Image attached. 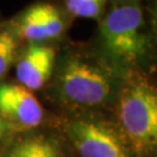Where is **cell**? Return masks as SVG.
<instances>
[{
    "label": "cell",
    "instance_id": "obj_6",
    "mask_svg": "<svg viewBox=\"0 0 157 157\" xmlns=\"http://www.w3.org/2000/svg\"><path fill=\"white\" fill-rule=\"evenodd\" d=\"M50 115L32 91L7 79L0 83V117L17 133L45 127Z\"/></svg>",
    "mask_w": 157,
    "mask_h": 157
},
{
    "label": "cell",
    "instance_id": "obj_10",
    "mask_svg": "<svg viewBox=\"0 0 157 157\" xmlns=\"http://www.w3.org/2000/svg\"><path fill=\"white\" fill-rule=\"evenodd\" d=\"M67 13L73 17L99 21L106 12L107 0H63Z\"/></svg>",
    "mask_w": 157,
    "mask_h": 157
},
{
    "label": "cell",
    "instance_id": "obj_2",
    "mask_svg": "<svg viewBox=\"0 0 157 157\" xmlns=\"http://www.w3.org/2000/svg\"><path fill=\"white\" fill-rule=\"evenodd\" d=\"M91 41L124 72L155 73L156 28L148 2L108 6Z\"/></svg>",
    "mask_w": 157,
    "mask_h": 157
},
{
    "label": "cell",
    "instance_id": "obj_4",
    "mask_svg": "<svg viewBox=\"0 0 157 157\" xmlns=\"http://www.w3.org/2000/svg\"><path fill=\"white\" fill-rule=\"evenodd\" d=\"M49 124L62 136L71 157H134L111 115L51 114Z\"/></svg>",
    "mask_w": 157,
    "mask_h": 157
},
{
    "label": "cell",
    "instance_id": "obj_5",
    "mask_svg": "<svg viewBox=\"0 0 157 157\" xmlns=\"http://www.w3.org/2000/svg\"><path fill=\"white\" fill-rule=\"evenodd\" d=\"M72 22L73 17L58 0H36L6 20L22 44L62 43Z\"/></svg>",
    "mask_w": 157,
    "mask_h": 157
},
{
    "label": "cell",
    "instance_id": "obj_1",
    "mask_svg": "<svg viewBox=\"0 0 157 157\" xmlns=\"http://www.w3.org/2000/svg\"><path fill=\"white\" fill-rule=\"evenodd\" d=\"M124 72L97 49L92 41L61 44L55 69L42 93L58 115H111Z\"/></svg>",
    "mask_w": 157,
    "mask_h": 157
},
{
    "label": "cell",
    "instance_id": "obj_13",
    "mask_svg": "<svg viewBox=\"0 0 157 157\" xmlns=\"http://www.w3.org/2000/svg\"><path fill=\"white\" fill-rule=\"evenodd\" d=\"M4 21H5V19H2V17L0 15V25H1V23H4Z\"/></svg>",
    "mask_w": 157,
    "mask_h": 157
},
{
    "label": "cell",
    "instance_id": "obj_7",
    "mask_svg": "<svg viewBox=\"0 0 157 157\" xmlns=\"http://www.w3.org/2000/svg\"><path fill=\"white\" fill-rule=\"evenodd\" d=\"M62 43L22 44L13 67L15 82L33 93L42 92L52 76Z\"/></svg>",
    "mask_w": 157,
    "mask_h": 157
},
{
    "label": "cell",
    "instance_id": "obj_12",
    "mask_svg": "<svg viewBox=\"0 0 157 157\" xmlns=\"http://www.w3.org/2000/svg\"><path fill=\"white\" fill-rule=\"evenodd\" d=\"M149 0H107L108 6L124 5V4H137V2H148Z\"/></svg>",
    "mask_w": 157,
    "mask_h": 157
},
{
    "label": "cell",
    "instance_id": "obj_9",
    "mask_svg": "<svg viewBox=\"0 0 157 157\" xmlns=\"http://www.w3.org/2000/svg\"><path fill=\"white\" fill-rule=\"evenodd\" d=\"M22 47L20 40L6 25V20L0 25V83L7 79L13 69L19 51Z\"/></svg>",
    "mask_w": 157,
    "mask_h": 157
},
{
    "label": "cell",
    "instance_id": "obj_8",
    "mask_svg": "<svg viewBox=\"0 0 157 157\" xmlns=\"http://www.w3.org/2000/svg\"><path fill=\"white\" fill-rule=\"evenodd\" d=\"M0 157H71V154L59 133L48 124L17 133Z\"/></svg>",
    "mask_w": 157,
    "mask_h": 157
},
{
    "label": "cell",
    "instance_id": "obj_11",
    "mask_svg": "<svg viewBox=\"0 0 157 157\" xmlns=\"http://www.w3.org/2000/svg\"><path fill=\"white\" fill-rule=\"evenodd\" d=\"M17 132L0 117V156L5 151L7 146L11 143Z\"/></svg>",
    "mask_w": 157,
    "mask_h": 157
},
{
    "label": "cell",
    "instance_id": "obj_3",
    "mask_svg": "<svg viewBox=\"0 0 157 157\" xmlns=\"http://www.w3.org/2000/svg\"><path fill=\"white\" fill-rule=\"evenodd\" d=\"M155 73L132 71L120 87L111 118L134 157L157 156Z\"/></svg>",
    "mask_w": 157,
    "mask_h": 157
}]
</instances>
